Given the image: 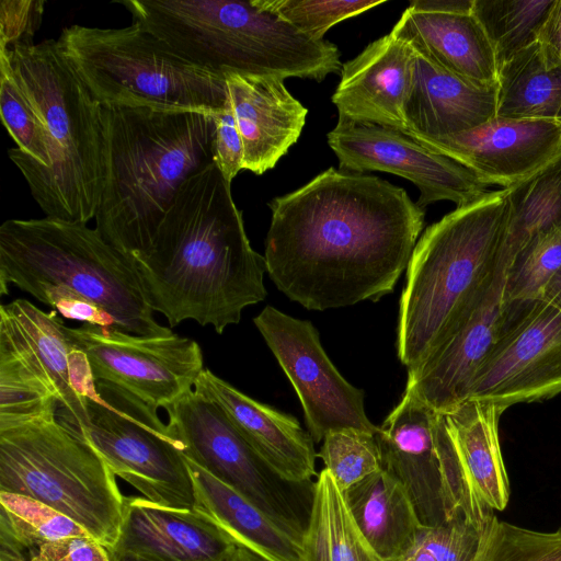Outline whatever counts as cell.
Returning a JSON list of instances; mask_svg holds the SVG:
<instances>
[{"instance_id": "obj_9", "label": "cell", "mask_w": 561, "mask_h": 561, "mask_svg": "<svg viewBox=\"0 0 561 561\" xmlns=\"http://www.w3.org/2000/svg\"><path fill=\"white\" fill-rule=\"evenodd\" d=\"M57 41L100 105L209 113L226 106L222 76L182 57L138 24H73Z\"/></svg>"}, {"instance_id": "obj_8", "label": "cell", "mask_w": 561, "mask_h": 561, "mask_svg": "<svg viewBox=\"0 0 561 561\" xmlns=\"http://www.w3.org/2000/svg\"><path fill=\"white\" fill-rule=\"evenodd\" d=\"M0 492L49 505L108 551L119 540L125 496L116 476L57 412L0 424Z\"/></svg>"}, {"instance_id": "obj_21", "label": "cell", "mask_w": 561, "mask_h": 561, "mask_svg": "<svg viewBox=\"0 0 561 561\" xmlns=\"http://www.w3.org/2000/svg\"><path fill=\"white\" fill-rule=\"evenodd\" d=\"M415 50L391 32L342 66L332 95L339 118L404 133Z\"/></svg>"}, {"instance_id": "obj_28", "label": "cell", "mask_w": 561, "mask_h": 561, "mask_svg": "<svg viewBox=\"0 0 561 561\" xmlns=\"http://www.w3.org/2000/svg\"><path fill=\"white\" fill-rule=\"evenodd\" d=\"M350 511L381 561H402L424 527L402 483L381 469L343 492Z\"/></svg>"}, {"instance_id": "obj_38", "label": "cell", "mask_w": 561, "mask_h": 561, "mask_svg": "<svg viewBox=\"0 0 561 561\" xmlns=\"http://www.w3.org/2000/svg\"><path fill=\"white\" fill-rule=\"evenodd\" d=\"M55 393L12 356L0 352V424L57 412Z\"/></svg>"}, {"instance_id": "obj_25", "label": "cell", "mask_w": 561, "mask_h": 561, "mask_svg": "<svg viewBox=\"0 0 561 561\" xmlns=\"http://www.w3.org/2000/svg\"><path fill=\"white\" fill-rule=\"evenodd\" d=\"M236 547L221 529L195 511L128 496L121 537L111 552L160 561H226Z\"/></svg>"}, {"instance_id": "obj_20", "label": "cell", "mask_w": 561, "mask_h": 561, "mask_svg": "<svg viewBox=\"0 0 561 561\" xmlns=\"http://www.w3.org/2000/svg\"><path fill=\"white\" fill-rule=\"evenodd\" d=\"M472 5L473 0L412 1L391 33L443 69L496 88L495 55Z\"/></svg>"}, {"instance_id": "obj_14", "label": "cell", "mask_w": 561, "mask_h": 561, "mask_svg": "<svg viewBox=\"0 0 561 561\" xmlns=\"http://www.w3.org/2000/svg\"><path fill=\"white\" fill-rule=\"evenodd\" d=\"M70 329L95 381L116 385L157 410L194 390L205 369L198 343L173 332L135 335L88 323Z\"/></svg>"}, {"instance_id": "obj_22", "label": "cell", "mask_w": 561, "mask_h": 561, "mask_svg": "<svg viewBox=\"0 0 561 561\" xmlns=\"http://www.w3.org/2000/svg\"><path fill=\"white\" fill-rule=\"evenodd\" d=\"M437 416L431 407L404 391L376 433L382 469L405 488L425 527L447 523L436 447Z\"/></svg>"}, {"instance_id": "obj_11", "label": "cell", "mask_w": 561, "mask_h": 561, "mask_svg": "<svg viewBox=\"0 0 561 561\" xmlns=\"http://www.w3.org/2000/svg\"><path fill=\"white\" fill-rule=\"evenodd\" d=\"M502 405L467 400L448 413H438L436 447L447 522L461 518L479 531L510 500L499 422Z\"/></svg>"}, {"instance_id": "obj_32", "label": "cell", "mask_w": 561, "mask_h": 561, "mask_svg": "<svg viewBox=\"0 0 561 561\" xmlns=\"http://www.w3.org/2000/svg\"><path fill=\"white\" fill-rule=\"evenodd\" d=\"M0 114L16 144L8 150L21 174L49 167L45 126L35 105L18 82L8 59L0 54Z\"/></svg>"}, {"instance_id": "obj_26", "label": "cell", "mask_w": 561, "mask_h": 561, "mask_svg": "<svg viewBox=\"0 0 561 561\" xmlns=\"http://www.w3.org/2000/svg\"><path fill=\"white\" fill-rule=\"evenodd\" d=\"M496 94L497 87H479L415 50L403 134L437 138L474 128L496 115Z\"/></svg>"}, {"instance_id": "obj_27", "label": "cell", "mask_w": 561, "mask_h": 561, "mask_svg": "<svg viewBox=\"0 0 561 561\" xmlns=\"http://www.w3.org/2000/svg\"><path fill=\"white\" fill-rule=\"evenodd\" d=\"M185 457V456H184ZM195 512L263 561H302V535L185 457Z\"/></svg>"}, {"instance_id": "obj_2", "label": "cell", "mask_w": 561, "mask_h": 561, "mask_svg": "<svg viewBox=\"0 0 561 561\" xmlns=\"http://www.w3.org/2000/svg\"><path fill=\"white\" fill-rule=\"evenodd\" d=\"M135 261L149 307L171 328L194 320L221 334L267 295L264 256L250 245L231 183L214 162L182 184Z\"/></svg>"}, {"instance_id": "obj_13", "label": "cell", "mask_w": 561, "mask_h": 561, "mask_svg": "<svg viewBox=\"0 0 561 561\" xmlns=\"http://www.w3.org/2000/svg\"><path fill=\"white\" fill-rule=\"evenodd\" d=\"M168 428L186 458L230 485L268 515L304 534L305 526L285 494V483L266 466L226 412L192 390L164 409Z\"/></svg>"}, {"instance_id": "obj_3", "label": "cell", "mask_w": 561, "mask_h": 561, "mask_svg": "<svg viewBox=\"0 0 561 561\" xmlns=\"http://www.w3.org/2000/svg\"><path fill=\"white\" fill-rule=\"evenodd\" d=\"M105 176L95 229L135 259L182 184L214 162L215 114L101 105Z\"/></svg>"}, {"instance_id": "obj_16", "label": "cell", "mask_w": 561, "mask_h": 561, "mask_svg": "<svg viewBox=\"0 0 561 561\" xmlns=\"http://www.w3.org/2000/svg\"><path fill=\"white\" fill-rule=\"evenodd\" d=\"M328 144L339 170L382 171L410 180L420 190L416 204L422 209L439 201L462 206L489 192L469 169L396 129L339 118Z\"/></svg>"}, {"instance_id": "obj_35", "label": "cell", "mask_w": 561, "mask_h": 561, "mask_svg": "<svg viewBox=\"0 0 561 561\" xmlns=\"http://www.w3.org/2000/svg\"><path fill=\"white\" fill-rule=\"evenodd\" d=\"M471 561H561V528L533 530L500 520L493 514L479 531Z\"/></svg>"}, {"instance_id": "obj_44", "label": "cell", "mask_w": 561, "mask_h": 561, "mask_svg": "<svg viewBox=\"0 0 561 561\" xmlns=\"http://www.w3.org/2000/svg\"><path fill=\"white\" fill-rule=\"evenodd\" d=\"M27 561H112L111 552L91 536L69 537L44 543Z\"/></svg>"}, {"instance_id": "obj_46", "label": "cell", "mask_w": 561, "mask_h": 561, "mask_svg": "<svg viewBox=\"0 0 561 561\" xmlns=\"http://www.w3.org/2000/svg\"><path fill=\"white\" fill-rule=\"evenodd\" d=\"M539 299L549 302L561 311V267L547 284Z\"/></svg>"}, {"instance_id": "obj_41", "label": "cell", "mask_w": 561, "mask_h": 561, "mask_svg": "<svg viewBox=\"0 0 561 561\" xmlns=\"http://www.w3.org/2000/svg\"><path fill=\"white\" fill-rule=\"evenodd\" d=\"M45 1L2 0L0 4V49L34 43L41 27Z\"/></svg>"}, {"instance_id": "obj_48", "label": "cell", "mask_w": 561, "mask_h": 561, "mask_svg": "<svg viewBox=\"0 0 561 561\" xmlns=\"http://www.w3.org/2000/svg\"><path fill=\"white\" fill-rule=\"evenodd\" d=\"M111 554H112L114 561H160V560L145 558V557H140L137 554H130V553L115 554V553L111 552Z\"/></svg>"}, {"instance_id": "obj_5", "label": "cell", "mask_w": 561, "mask_h": 561, "mask_svg": "<svg viewBox=\"0 0 561 561\" xmlns=\"http://www.w3.org/2000/svg\"><path fill=\"white\" fill-rule=\"evenodd\" d=\"M133 23L187 60L227 72L322 81L342 70L340 51L314 41L271 10L265 0H119Z\"/></svg>"}, {"instance_id": "obj_49", "label": "cell", "mask_w": 561, "mask_h": 561, "mask_svg": "<svg viewBox=\"0 0 561 561\" xmlns=\"http://www.w3.org/2000/svg\"><path fill=\"white\" fill-rule=\"evenodd\" d=\"M111 558H112V561H114V559H113L112 554H111Z\"/></svg>"}, {"instance_id": "obj_18", "label": "cell", "mask_w": 561, "mask_h": 561, "mask_svg": "<svg viewBox=\"0 0 561 561\" xmlns=\"http://www.w3.org/2000/svg\"><path fill=\"white\" fill-rule=\"evenodd\" d=\"M413 139L462 164L486 185L507 188L561 153V121L494 116L459 134Z\"/></svg>"}, {"instance_id": "obj_30", "label": "cell", "mask_w": 561, "mask_h": 561, "mask_svg": "<svg viewBox=\"0 0 561 561\" xmlns=\"http://www.w3.org/2000/svg\"><path fill=\"white\" fill-rule=\"evenodd\" d=\"M495 116L561 121V66L546 59L538 41L499 68Z\"/></svg>"}, {"instance_id": "obj_17", "label": "cell", "mask_w": 561, "mask_h": 561, "mask_svg": "<svg viewBox=\"0 0 561 561\" xmlns=\"http://www.w3.org/2000/svg\"><path fill=\"white\" fill-rule=\"evenodd\" d=\"M0 352L49 387L58 399L61 422L75 431L84 424V401L96 394V381L85 353L56 310L45 312L23 298L1 305Z\"/></svg>"}, {"instance_id": "obj_40", "label": "cell", "mask_w": 561, "mask_h": 561, "mask_svg": "<svg viewBox=\"0 0 561 561\" xmlns=\"http://www.w3.org/2000/svg\"><path fill=\"white\" fill-rule=\"evenodd\" d=\"M479 530L458 518L435 527H423L415 546L402 561H471Z\"/></svg>"}, {"instance_id": "obj_19", "label": "cell", "mask_w": 561, "mask_h": 561, "mask_svg": "<svg viewBox=\"0 0 561 561\" xmlns=\"http://www.w3.org/2000/svg\"><path fill=\"white\" fill-rule=\"evenodd\" d=\"M507 261L481 302L414 368L408 370L407 392L437 413H448L469 398L473 378L491 350L506 300Z\"/></svg>"}, {"instance_id": "obj_36", "label": "cell", "mask_w": 561, "mask_h": 561, "mask_svg": "<svg viewBox=\"0 0 561 561\" xmlns=\"http://www.w3.org/2000/svg\"><path fill=\"white\" fill-rule=\"evenodd\" d=\"M560 267L561 226L536 236L508 263L505 300L539 299Z\"/></svg>"}, {"instance_id": "obj_34", "label": "cell", "mask_w": 561, "mask_h": 561, "mask_svg": "<svg viewBox=\"0 0 561 561\" xmlns=\"http://www.w3.org/2000/svg\"><path fill=\"white\" fill-rule=\"evenodd\" d=\"M0 528L7 530L26 558L47 542L90 536L73 519L33 497L0 492Z\"/></svg>"}, {"instance_id": "obj_29", "label": "cell", "mask_w": 561, "mask_h": 561, "mask_svg": "<svg viewBox=\"0 0 561 561\" xmlns=\"http://www.w3.org/2000/svg\"><path fill=\"white\" fill-rule=\"evenodd\" d=\"M302 561H381L325 468L312 485L310 513L302 535Z\"/></svg>"}, {"instance_id": "obj_37", "label": "cell", "mask_w": 561, "mask_h": 561, "mask_svg": "<svg viewBox=\"0 0 561 561\" xmlns=\"http://www.w3.org/2000/svg\"><path fill=\"white\" fill-rule=\"evenodd\" d=\"M318 456L342 492L382 469L376 434L353 427L329 432Z\"/></svg>"}, {"instance_id": "obj_12", "label": "cell", "mask_w": 561, "mask_h": 561, "mask_svg": "<svg viewBox=\"0 0 561 561\" xmlns=\"http://www.w3.org/2000/svg\"><path fill=\"white\" fill-rule=\"evenodd\" d=\"M561 393V311L542 299L505 304L495 342L468 400L510 408Z\"/></svg>"}, {"instance_id": "obj_23", "label": "cell", "mask_w": 561, "mask_h": 561, "mask_svg": "<svg viewBox=\"0 0 561 561\" xmlns=\"http://www.w3.org/2000/svg\"><path fill=\"white\" fill-rule=\"evenodd\" d=\"M224 78L242 141L243 170L261 175L298 140L308 111L279 77L227 72Z\"/></svg>"}, {"instance_id": "obj_47", "label": "cell", "mask_w": 561, "mask_h": 561, "mask_svg": "<svg viewBox=\"0 0 561 561\" xmlns=\"http://www.w3.org/2000/svg\"><path fill=\"white\" fill-rule=\"evenodd\" d=\"M226 561H263L249 550L236 547Z\"/></svg>"}, {"instance_id": "obj_42", "label": "cell", "mask_w": 561, "mask_h": 561, "mask_svg": "<svg viewBox=\"0 0 561 561\" xmlns=\"http://www.w3.org/2000/svg\"><path fill=\"white\" fill-rule=\"evenodd\" d=\"M41 302L50 306L64 318L83 323L115 328V321L100 306L72 289L64 286H49L38 289L32 295Z\"/></svg>"}, {"instance_id": "obj_43", "label": "cell", "mask_w": 561, "mask_h": 561, "mask_svg": "<svg viewBox=\"0 0 561 561\" xmlns=\"http://www.w3.org/2000/svg\"><path fill=\"white\" fill-rule=\"evenodd\" d=\"M215 121L214 163L231 183L243 170V149L236 119L227 100L225 108L215 114Z\"/></svg>"}, {"instance_id": "obj_33", "label": "cell", "mask_w": 561, "mask_h": 561, "mask_svg": "<svg viewBox=\"0 0 561 561\" xmlns=\"http://www.w3.org/2000/svg\"><path fill=\"white\" fill-rule=\"evenodd\" d=\"M556 0H473L472 13L481 24L497 67L538 39Z\"/></svg>"}, {"instance_id": "obj_45", "label": "cell", "mask_w": 561, "mask_h": 561, "mask_svg": "<svg viewBox=\"0 0 561 561\" xmlns=\"http://www.w3.org/2000/svg\"><path fill=\"white\" fill-rule=\"evenodd\" d=\"M546 59L561 66V0H556L537 39Z\"/></svg>"}, {"instance_id": "obj_4", "label": "cell", "mask_w": 561, "mask_h": 561, "mask_svg": "<svg viewBox=\"0 0 561 561\" xmlns=\"http://www.w3.org/2000/svg\"><path fill=\"white\" fill-rule=\"evenodd\" d=\"M506 188L428 226L411 254L397 327L398 357L417 366L483 299L501 264Z\"/></svg>"}, {"instance_id": "obj_10", "label": "cell", "mask_w": 561, "mask_h": 561, "mask_svg": "<svg viewBox=\"0 0 561 561\" xmlns=\"http://www.w3.org/2000/svg\"><path fill=\"white\" fill-rule=\"evenodd\" d=\"M87 420L78 431L112 472L151 503L193 511L194 489L181 445L158 410L131 392L96 381L85 398Z\"/></svg>"}, {"instance_id": "obj_39", "label": "cell", "mask_w": 561, "mask_h": 561, "mask_svg": "<svg viewBox=\"0 0 561 561\" xmlns=\"http://www.w3.org/2000/svg\"><path fill=\"white\" fill-rule=\"evenodd\" d=\"M266 5L306 36L322 41L336 23L358 15L383 0H265Z\"/></svg>"}, {"instance_id": "obj_1", "label": "cell", "mask_w": 561, "mask_h": 561, "mask_svg": "<svg viewBox=\"0 0 561 561\" xmlns=\"http://www.w3.org/2000/svg\"><path fill=\"white\" fill-rule=\"evenodd\" d=\"M268 206L266 272L290 300L317 311L391 293L425 216L403 188L333 168Z\"/></svg>"}, {"instance_id": "obj_24", "label": "cell", "mask_w": 561, "mask_h": 561, "mask_svg": "<svg viewBox=\"0 0 561 561\" xmlns=\"http://www.w3.org/2000/svg\"><path fill=\"white\" fill-rule=\"evenodd\" d=\"M194 390L226 412L282 481L302 485L316 474L314 442L295 416L248 397L209 369L201 373Z\"/></svg>"}, {"instance_id": "obj_7", "label": "cell", "mask_w": 561, "mask_h": 561, "mask_svg": "<svg viewBox=\"0 0 561 561\" xmlns=\"http://www.w3.org/2000/svg\"><path fill=\"white\" fill-rule=\"evenodd\" d=\"M33 295L64 286L111 314L115 330L146 336L172 331L149 307L135 259L95 228L53 217L8 219L0 226V294L9 287Z\"/></svg>"}, {"instance_id": "obj_6", "label": "cell", "mask_w": 561, "mask_h": 561, "mask_svg": "<svg viewBox=\"0 0 561 561\" xmlns=\"http://www.w3.org/2000/svg\"><path fill=\"white\" fill-rule=\"evenodd\" d=\"M46 129L49 167L23 175L46 217L88 224L104 186L101 105L57 39L0 49Z\"/></svg>"}, {"instance_id": "obj_15", "label": "cell", "mask_w": 561, "mask_h": 561, "mask_svg": "<svg viewBox=\"0 0 561 561\" xmlns=\"http://www.w3.org/2000/svg\"><path fill=\"white\" fill-rule=\"evenodd\" d=\"M253 322L298 394L314 443L340 428L378 432L365 412L364 392L342 377L310 321L266 306Z\"/></svg>"}, {"instance_id": "obj_31", "label": "cell", "mask_w": 561, "mask_h": 561, "mask_svg": "<svg viewBox=\"0 0 561 561\" xmlns=\"http://www.w3.org/2000/svg\"><path fill=\"white\" fill-rule=\"evenodd\" d=\"M506 192L501 255L510 263L536 236L561 226V153Z\"/></svg>"}]
</instances>
